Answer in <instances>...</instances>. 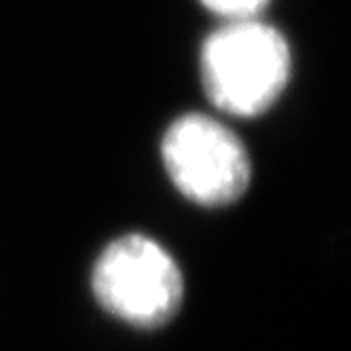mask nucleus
<instances>
[{"instance_id": "nucleus-3", "label": "nucleus", "mask_w": 351, "mask_h": 351, "mask_svg": "<svg viewBox=\"0 0 351 351\" xmlns=\"http://www.w3.org/2000/svg\"><path fill=\"white\" fill-rule=\"evenodd\" d=\"M161 159L171 184L202 208H227L252 178L243 142L214 117L189 112L163 134Z\"/></svg>"}, {"instance_id": "nucleus-1", "label": "nucleus", "mask_w": 351, "mask_h": 351, "mask_svg": "<svg viewBox=\"0 0 351 351\" xmlns=\"http://www.w3.org/2000/svg\"><path fill=\"white\" fill-rule=\"evenodd\" d=\"M292 70L286 38L258 17L227 21L202 49V83L227 114L256 117L284 93Z\"/></svg>"}, {"instance_id": "nucleus-4", "label": "nucleus", "mask_w": 351, "mask_h": 351, "mask_svg": "<svg viewBox=\"0 0 351 351\" xmlns=\"http://www.w3.org/2000/svg\"><path fill=\"white\" fill-rule=\"evenodd\" d=\"M202 3L216 15L227 21L233 19H250L258 17L261 9L267 5V0H202Z\"/></svg>"}, {"instance_id": "nucleus-2", "label": "nucleus", "mask_w": 351, "mask_h": 351, "mask_svg": "<svg viewBox=\"0 0 351 351\" xmlns=\"http://www.w3.org/2000/svg\"><path fill=\"white\" fill-rule=\"evenodd\" d=\"M93 296L106 313L142 330H157L178 315L184 300L180 265L142 233L112 239L91 271Z\"/></svg>"}]
</instances>
